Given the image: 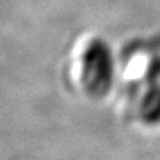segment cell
<instances>
[{"label":"cell","instance_id":"1","mask_svg":"<svg viewBox=\"0 0 160 160\" xmlns=\"http://www.w3.org/2000/svg\"><path fill=\"white\" fill-rule=\"evenodd\" d=\"M83 83L93 96L102 98L112 87L115 63L112 51L102 39H95L88 44L82 59Z\"/></svg>","mask_w":160,"mask_h":160},{"label":"cell","instance_id":"2","mask_svg":"<svg viewBox=\"0 0 160 160\" xmlns=\"http://www.w3.org/2000/svg\"><path fill=\"white\" fill-rule=\"evenodd\" d=\"M139 115L147 124L160 123V84L159 82L148 83L146 92L139 103Z\"/></svg>","mask_w":160,"mask_h":160}]
</instances>
